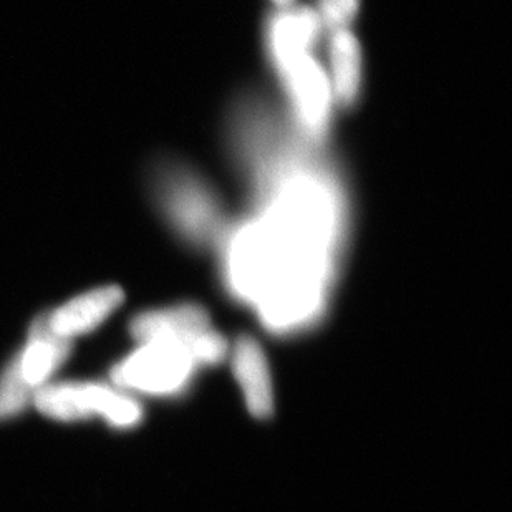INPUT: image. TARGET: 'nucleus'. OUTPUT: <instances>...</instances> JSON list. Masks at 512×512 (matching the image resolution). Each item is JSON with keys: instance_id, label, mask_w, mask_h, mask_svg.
Instances as JSON below:
<instances>
[{"instance_id": "obj_1", "label": "nucleus", "mask_w": 512, "mask_h": 512, "mask_svg": "<svg viewBox=\"0 0 512 512\" xmlns=\"http://www.w3.org/2000/svg\"><path fill=\"white\" fill-rule=\"evenodd\" d=\"M327 176L276 161L259 176V209L221 242L224 284L272 334L319 322L329 305L342 251L339 196Z\"/></svg>"}, {"instance_id": "obj_2", "label": "nucleus", "mask_w": 512, "mask_h": 512, "mask_svg": "<svg viewBox=\"0 0 512 512\" xmlns=\"http://www.w3.org/2000/svg\"><path fill=\"white\" fill-rule=\"evenodd\" d=\"M138 343H174L193 355L199 367L216 365L228 355V342L216 332L208 310L198 304H179L150 310L131 322Z\"/></svg>"}, {"instance_id": "obj_3", "label": "nucleus", "mask_w": 512, "mask_h": 512, "mask_svg": "<svg viewBox=\"0 0 512 512\" xmlns=\"http://www.w3.org/2000/svg\"><path fill=\"white\" fill-rule=\"evenodd\" d=\"M35 405L58 421H78L103 416L115 428H131L141 420V406L115 388L95 383L45 385L35 393Z\"/></svg>"}, {"instance_id": "obj_4", "label": "nucleus", "mask_w": 512, "mask_h": 512, "mask_svg": "<svg viewBox=\"0 0 512 512\" xmlns=\"http://www.w3.org/2000/svg\"><path fill=\"white\" fill-rule=\"evenodd\" d=\"M199 365L184 347L174 343H140L113 368L116 387L131 392L168 397L183 392Z\"/></svg>"}, {"instance_id": "obj_5", "label": "nucleus", "mask_w": 512, "mask_h": 512, "mask_svg": "<svg viewBox=\"0 0 512 512\" xmlns=\"http://www.w3.org/2000/svg\"><path fill=\"white\" fill-rule=\"evenodd\" d=\"M274 72L302 135L312 141L324 138L335 107L324 65L314 54H305L274 68Z\"/></svg>"}, {"instance_id": "obj_6", "label": "nucleus", "mask_w": 512, "mask_h": 512, "mask_svg": "<svg viewBox=\"0 0 512 512\" xmlns=\"http://www.w3.org/2000/svg\"><path fill=\"white\" fill-rule=\"evenodd\" d=\"M325 34L314 7L289 5L269 15L264 25V47L272 68L300 57L314 54Z\"/></svg>"}, {"instance_id": "obj_7", "label": "nucleus", "mask_w": 512, "mask_h": 512, "mask_svg": "<svg viewBox=\"0 0 512 512\" xmlns=\"http://www.w3.org/2000/svg\"><path fill=\"white\" fill-rule=\"evenodd\" d=\"M208 198V188L193 176L174 173L161 179V206L174 228L189 241H208L216 216L214 201Z\"/></svg>"}, {"instance_id": "obj_8", "label": "nucleus", "mask_w": 512, "mask_h": 512, "mask_svg": "<svg viewBox=\"0 0 512 512\" xmlns=\"http://www.w3.org/2000/svg\"><path fill=\"white\" fill-rule=\"evenodd\" d=\"M325 72L329 77L335 107L352 108L363 92V50L352 29L329 32Z\"/></svg>"}, {"instance_id": "obj_9", "label": "nucleus", "mask_w": 512, "mask_h": 512, "mask_svg": "<svg viewBox=\"0 0 512 512\" xmlns=\"http://www.w3.org/2000/svg\"><path fill=\"white\" fill-rule=\"evenodd\" d=\"M123 299V290L115 285L90 290L47 315V324L55 335L72 342L73 337L88 334L102 325Z\"/></svg>"}, {"instance_id": "obj_10", "label": "nucleus", "mask_w": 512, "mask_h": 512, "mask_svg": "<svg viewBox=\"0 0 512 512\" xmlns=\"http://www.w3.org/2000/svg\"><path fill=\"white\" fill-rule=\"evenodd\" d=\"M232 370L247 410L256 418H267L274 411V390L266 353L252 337H241L232 348Z\"/></svg>"}, {"instance_id": "obj_11", "label": "nucleus", "mask_w": 512, "mask_h": 512, "mask_svg": "<svg viewBox=\"0 0 512 512\" xmlns=\"http://www.w3.org/2000/svg\"><path fill=\"white\" fill-rule=\"evenodd\" d=\"M72 350V342L62 339L49 329L47 315L35 320L30 329L29 340L24 350L14 358L24 382L35 393L45 387L62 363L67 360Z\"/></svg>"}, {"instance_id": "obj_12", "label": "nucleus", "mask_w": 512, "mask_h": 512, "mask_svg": "<svg viewBox=\"0 0 512 512\" xmlns=\"http://www.w3.org/2000/svg\"><path fill=\"white\" fill-rule=\"evenodd\" d=\"M34 397V390L24 382L19 368L12 360L0 377V420L19 415Z\"/></svg>"}, {"instance_id": "obj_13", "label": "nucleus", "mask_w": 512, "mask_h": 512, "mask_svg": "<svg viewBox=\"0 0 512 512\" xmlns=\"http://www.w3.org/2000/svg\"><path fill=\"white\" fill-rule=\"evenodd\" d=\"M362 0H317L314 10L325 32L350 29L357 19Z\"/></svg>"}, {"instance_id": "obj_14", "label": "nucleus", "mask_w": 512, "mask_h": 512, "mask_svg": "<svg viewBox=\"0 0 512 512\" xmlns=\"http://www.w3.org/2000/svg\"><path fill=\"white\" fill-rule=\"evenodd\" d=\"M274 5H276L277 9H282V7H289V5L294 4V0H272Z\"/></svg>"}]
</instances>
